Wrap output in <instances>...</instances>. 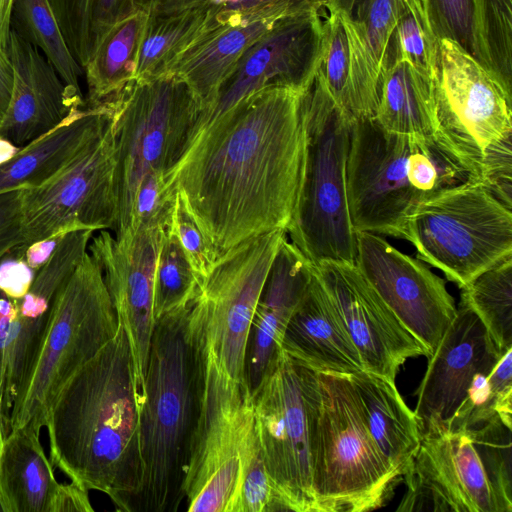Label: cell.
<instances>
[{"instance_id":"6da1fadb","label":"cell","mask_w":512,"mask_h":512,"mask_svg":"<svg viewBox=\"0 0 512 512\" xmlns=\"http://www.w3.org/2000/svg\"><path fill=\"white\" fill-rule=\"evenodd\" d=\"M303 92L254 91L198 131L165 176L220 257L262 234L286 230L305 146Z\"/></svg>"},{"instance_id":"7a4b0ae2","label":"cell","mask_w":512,"mask_h":512,"mask_svg":"<svg viewBox=\"0 0 512 512\" xmlns=\"http://www.w3.org/2000/svg\"><path fill=\"white\" fill-rule=\"evenodd\" d=\"M50 461L70 481L135 511L142 482L139 406L126 332L115 336L60 389L47 414Z\"/></svg>"},{"instance_id":"3957f363","label":"cell","mask_w":512,"mask_h":512,"mask_svg":"<svg viewBox=\"0 0 512 512\" xmlns=\"http://www.w3.org/2000/svg\"><path fill=\"white\" fill-rule=\"evenodd\" d=\"M190 306L155 322L139 406L142 482L135 511L176 512L185 500L205 358Z\"/></svg>"},{"instance_id":"277c9868","label":"cell","mask_w":512,"mask_h":512,"mask_svg":"<svg viewBox=\"0 0 512 512\" xmlns=\"http://www.w3.org/2000/svg\"><path fill=\"white\" fill-rule=\"evenodd\" d=\"M477 179L443 143L352 119L346 166L350 216L357 232L404 238L412 210L432 193Z\"/></svg>"},{"instance_id":"5b68a950","label":"cell","mask_w":512,"mask_h":512,"mask_svg":"<svg viewBox=\"0 0 512 512\" xmlns=\"http://www.w3.org/2000/svg\"><path fill=\"white\" fill-rule=\"evenodd\" d=\"M305 146L297 199L286 229L290 242L313 264L355 263L346 166L352 118L314 77L303 93Z\"/></svg>"},{"instance_id":"8992f818","label":"cell","mask_w":512,"mask_h":512,"mask_svg":"<svg viewBox=\"0 0 512 512\" xmlns=\"http://www.w3.org/2000/svg\"><path fill=\"white\" fill-rule=\"evenodd\" d=\"M435 98L441 142L510 205L512 94L460 45L441 39Z\"/></svg>"},{"instance_id":"52a82bcc","label":"cell","mask_w":512,"mask_h":512,"mask_svg":"<svg viewBox=\"0 0 512 512\" xmlns=\"http://www.w3.org/2000/svg\"><path fill=\"white\" fill-rule=\"evenodd\" d=\"M118 326L102 270L87 252L52 301L39 349L15 398L8 432L25 425L41 431L60 389L115 336Z\"/></svg>"},{"instance_id":"ba28073f","label":"cell","mask_w":512,"mask_h":512,"mask_svg":"<svg viewBox=\"0 0 512 512\" xmlns=\"http://www.w3.org/2000/svg\"><path fill=\"white\" fill-rule=\"evenodd\" d=\"M313 413V482L319 512L383 507L400 480L365 426L349 375L316 371Z\"/></svg>"},{"instance_id":"9c48e42d","label":"cell","mask_w":512,"mask_h":512,"mask_svg":"<svg viewBox=\"0 0 512 512\" xmlns=\"http://www.w3.org/2000/svg\"><path fill=\"white\" fill-rule=\"evenodd\" d=\"M112 105L116 147L115 236L129 231L137 187L150 173L167 172L191 142L202 109L188 85L169 73L130 81Z\"/></svg>"},{"instance_id":"30bf717a","label":"cell","mask_w":512,"mask_h":512,"mask_svg":"<svg viewBox=\"0 0 512 512\" xmlns=\"http://www.w3.org/2000/svg\"><path fill=\"white\" fill-rule=\"evenodd\" d=\"M404 240L460 289L512 256V209L478 179L442 188L409 214Z\"/></svg>"},{"instance_id":"8fae6325","label":"cell","mask_w":512,"mask_h":512,"mask_svg":"<svg viewBox=\"0 0 512 512\" xmlns=\"http://www.w3.org/2000/svg\"><path fill=\"white\" fill-rule=\"evenodd\" d=\"M316 371L282 349L252 391L255 429L284 511L319 512L314 491Z\"/></svg>"},{"instance_id":"7c38bea8","label":"cell","mask_w":512,"mask_h":512,"mask_svg":"<svg viewBox=\"0 0 512 512\" xmlns=\"http://www.w3.org/2000/svg\"><path fill=\"white\" fill-rule=\"evenodd\" d=\"M204 349L200 411L183 486L186 510L234 512L243 453L255 429L252 391Z\"/></svg>"},{"instance_id":"4fadbf2b","label":"cell","mask_w":512,"mask_h":512,"mask_svg":"<svg viewBox=\"0 0 512 512\" xmlns=\"http://www.w3.org/2000/svg\"><path fill=\"white\" fill-rule=\"evenodd\" d=\"M286 230L248 239L218 257L190 306L207 351L234 381L247 383L246 353L255 309Z\"/></svg>"},{"instance_id":"5bb4252c","label":"cell","mask_w":512,"mask_h":512,"mask_svg":"<svg viewBox=\"0 0 512 512\" xmlns=\"http://www.w3.org/2000/svg\"><path fill=\"white\" fill-rule=\"evenodd\" d=\"M116 219V147L111 115L58 174L40 186L23 189V246L76 229L114 231Z\"/></svg>"},{"instance_id":"9a60e30c","label":"cell","mask_w":512,"mask_h":512,"mask_svg":"<svg viewBox=\"0 0 512 512\" xmlns=\"http://www.w3.org/2000/svg\"><path fill=\"white\" fill-rule=\"evenodd\" d=\"M323 47L320 12L276 19L241 55L220 85L213 105L199 120L195 134L254 91L270 86L305 91L314 80Z\"/></svg>"},{"instance_id":"2e32d148","label":"cell","mask_w":512,"mask_h":512,"mask_svg":"<svg viewBox=\"0 0 512 512\" xmlns=\"http://www.w3.org/2000/svg\"><path fill=\"white\" fill-rule=\"evenodd\" d=\"M355 264L429 358L457 311L445 280L419 258L370 232H357Z\"/></svg>"},{"instance_id":"e0dca14e","label":"cell","mask_w":512,"mask_h":512,"mask_svg":"<svg viewBox=\"0 0 512 512\" xmlns=\"http://www.w3.org/2000/svg\"><path fill=\"white\" fill-rule=\"evenodd\" d=\"M165 226L141 228L113 236L100 230L88 251L99 264L118 322L124 328L133 360L138 406L143 398L150 343L155 327L154 280Z\"/></svg>"},{"instance_id":"ac0fdd59","label":"cell","mask_w":512,"mask_h":512,"mask_svg":"<svg viewBox=\"0 0 512 512\" xmlns=\"http://www.w3.org/2000/svg\"><path fill=\"white\" fill-rule=\"evenodd\" d=\"M315 272L361 357L364 370L395 382L409 359L428 358L355 263L323 261Z\"/></svg>"},{"instance_id":"d6986e66","label":"cell","mask_w":512,"mask_h":512,"mask_svg":"<svg viewBox=\"0 0 512 512\" xmlns=\"http://www.w3.org/2000/svg\"><path fill=\"white\" fill-rule=\"evenodd\" d=\"M504 352L460 299L453 321L427 358V370L416 391L414 411L422 437L452 432L475 379L480 373L491 371Z\"/></svg>"},{"instance_id":"ffe728a7","label":"cell","mask_w":512,"mask_h":512,"mask_svg":"<svg viewBox=\"0 0 512 512\" xmlns=\"http://www.w3.org/2000/svg\"><path fill=\"white\" fill-rule=\"evenodd\" d=\"M397 511L499 512L481 455L467 429L422 437Z\"/></svg>"},{"instance_id":"44dd1931","label":"cell","mask_w":512,"mask_h":512,"mask_svg":"<svg viewBox=\"0 0 512 512\" xmlns=\"http://www.w3.org/2000/svg\"><path fill=\"white\" fill-rule=\"evenodd\" d=\"M6 54L13 69V90L0 137L23 148L60 125L86 100L71 91L48 59L12 29Z\"/></svg>"},{"instance_id":"7402d4cb","label":"cell","mask_w":512,"mask_h":512,"mask_svg":"<svg viewBox=\"0 0 512 512\" xmlns=\"http://www.w3.org/2000/svg\"><path fill=\"white\" fill-rule=\"evenodd\" d=\"M313 274L310 262L286 237L275 256L253 316L246 378L253 391L281 349L287 323Z\"/></svg>"},{"instance_id":"603a6c76","label":"cell","mask_w":512,"mask_h":512,"mask_svg":"<svg viewBox=\"0 0 512 512\" xmlns=\"http://www.w3.org/2000/svg\"><path fill=\"white\" fill-rule=\"evenodd\" d=\"M405 0H327L343 21L352 51L363 118L374 117L382 72L400 57L396 24Z\"/></svg>"},{"instance_id":"cb8c5ba5","label":"cell","mask_w":512,"mask_h":512,"mask_svg":"<svg viewBox=\"0 0 512 512\" xmlns=\"http://www.w3.org/2000/svg\"><path fill=\"white\" fill-rule=\"evenodd\" d=\"M281 349L296 363L317 372L349 375L364 370L314 265L311 280L285 328Z\"/></svg>"},{"instance_id":"d4e9b609","label":"cell","mask_w":512,"mask_h":512,"mask_svg":"<svg viewBox=\"0 0 512 512\" xmlns=\"http://www.w3.org/2000/svg\"><path fill=\"white\" fill-rule=\"evenodd\" d=\"M111 115L110 100L73 108L60 125L0 165V193L37 187L50 180L108 123Z\"/></svg>"},{"instance_id":"484cf974","label":"cell","mask_w":512,"mask_h":512,"mask_svg":"<svg viewBox=\"0 0 512 512\" xmlns=\"http://www.w3.org/2000/svg\"><path fill=\"white\" fill-rule=\"evenodd\" d=\"M365 426L393 474L403 481L420 447L419 419L391 382L366 370L349 374Z\"/></svg>"},{"instance_id":"4316f807","label":"cell","mask_w":512,"mask_h":512,"mask_svg":"<svg viewBox=\"0 0 512 512\" xmlns=\"http://www.w3.org/2000/svg\"><path fill=\"white\" fill-rule=\"evenodd\" d=\"M275 20H230L212 23L206 18L202 32L170 71L188 85L198 101L202 109L199 120L213 105L220 85L244 51Z\"/></svg>"},{"instance_id":"83f0119b","label":"cell","mask_w":512,"mask_h":512,"mask_svg":"<svg viewBox=\"0 0 512 512\" xmlns=\"http://www.w3.org/2000/svg\"><path fill=\"white\" fill-rule=\"evenodd\" d=\"M60 484L40 430L25 425L9 431L0 453L1 512H51Z\"/></svg>"},{"instance_id":"f1b7e54d","label":"cell","mask_w":512,"mask_h":512,"mask_svg":"<svg viewBox=\"0 0 512 512\" xmlns=\"http://www.w3.org/2000/svg\"><path fill=\"white\" fill-rule=\"evenodd\" d=\"M374 119L391 132L441 142L435 80L399 58L382 73Z\"/></svg>"},{"instance_id":"f546056e","label":"cell","mask_w":512,"mask_h":512,"mask_svg":"<svg viewBox=\"0 0 512 512\" xmlns=\"http://www.w3.org/2000/svg\"><path fill=\"white\" fill-rule=\"evenodd\" d=\"M49 311L29 309L0 291V415L5 435L15 398L39 349Z\"/></svg>"},{"instance_id":"4dcf8cb0","label":"cell","mask_w":512,"mask_h":512,"mask_svg":"<svg viewBox=\"0 0 512 512\" xmlns=\"http://www.w3.org/2000/svg\"><path fill=\"white\" fill-rule=\"evenodd\" d=\"M206 18L205 4L149 11L134 79L152 80L169 74L202 32Z\"/></svg>"},{"instance_id":"1f68e13d","label":"cell","mask_w":512,"mask_h":512,"mask_svg":"<svg viewBox=\"0 0 512 512\" xmlns=\"http://www.w3.org/2000/svg\"><path fill=\"white\" fill-rule=\"evenodd\" d=\"M148 12L140 10L116 24L83 68L88 97L97 105L117 95L135 78Z\"/></svg>"},{"instance_id":"d6a6232c","label":"cell","mask_w":512,"mask_h":512,"mask_svg":"<svg viewBox=\"0 0 512 512\" xmlns=\"http://www.w3.org/2000/svg\"><path fill=\"white\" fill-rule=\"evenodd\" d=\"M10 24L48 59L71 91L83 95V68L72 55L49 0H13Z\"/></svg>"},{"instance_id":"836d02e7","label":"cell","mask_w":512,"mask_h":512,"mask_svg":"<svg viewBox=\"0 0 512 512\" xmlns=\"http://www.w3.org/2000/svg\"><path fill=\"white\" fill-rule=\"evenodd\" d=\"M471 49L512 94V0H473Z\"/></svg>"},{"instance_id":"e575fe53","label":"cell","mask_w":512,"mask_h":512,"mask_svg":"<svg viewBox=\"0 0 512 512\" xmlns=\"http://www.w3.org/2000/svg\"><path fill=\"white\" fill-rule=\"evenodd\" d=\"M463 300L483 323L496 347L512 348V256L461 289Z\"/></svg>"},{"instance_id":"d590c367","label":"cell","mask_w":512,"mask_h":512,"mask_svg":"<svg viewBox=\"0 0 512 512\" xmlns=\"http://www.w3.org/2000/svg\"><path fill=\"white\" fill-rule=\"evenodd\" d=\"M324 47L317 76L335 103L352 119L363 118L348 33L335 13L323 21Z\"/></svg>"},{"instance_id":"8d00e7d4","label":"cell","mask_w":512,"mask_h":512,"mask_svg":"<svg viewBox=\"0 0 512 512\" xmlns=\"http://www.w3.org/2000/svg\"><path fill=\"white\" fill-rule=\"evenodd\" d=\"M201 290L177 238L165 227L157 258L153 311L160 317L187 308Z\"/></svg>"},{"instance_id":"74e56055","label":"cell","mask_w":512,"mask_h":512,"mask_svg":"<svg viewBox=\"0 0 512 512\" xmlns=\"http://www.w3.org/2000/svg\"><path fill=\"white\" fill-rule=\"evenodd\" d=\"M486 468L492 485L499 512L512 511V427L507 426L499 416L466 428Z\"/></svg>"},{"instance_id":"f35d334b","label":"cell","mask_w":512,"mask_h":512,"mask_svg":"<svg viewBox=\"0 0 512 512\" xmlns=\"http://www.w3.org/2000/svg\"><path fill=\"white\" fill-rule=\"evenodd\" d=\"M395 33L401 59L435 80L439 41L430 27L424 0H405Z\"/></svg>"},{"instance_id":"ab89813d","label":"cell","mask_w":512,"mask_h":512,"mask_svg":"<svg viewBox=\"0 0 512 512\" xmlns=\"http://www.w3.org/2000/svg\"><path fill=\"white\" fill-rule=\"evenodd\" d=\"M284 511L266 469L256 429L243 453L242 471L234 512Z\"/></svg>"},{"instance_id":"60d3db41","label":"cell","mask_w":512,"mask_h":512,"mask_svg":"<svg viewBox=\"0 0 512 512\" xmlns=\"http://www.w3.org/2000/svg\"><path fill=\"white\" fill-rule=\"evenodd\" d=\"M183 5L207 6L209 22L277 19L305 12H320L327 0H180Z\"/></svg>"},{"instance_id":"b9f144b4","label":"cell","mask_w":512,"mask_h":512,"mask_svg":"<svg viewBox=\"0 0 512 512\" xmlns=\"http://www.w3.org/2000/svg\"><path fill=\"white\" fill-rule=\"evenodd\" d=\"M165 227L177 238L202 286L217 257L177 194H174Z\"/></svg>"},{"instance_id":"7bdbcfd3","label":"cell","mask_w":512,"mask_h":512,"mask_svg":"<svg viewBox=\"0 0 512 512\" xmlns=\"http://www.w3.org/2000/svg\"><path fill=\"white\" fill-rule=\"evenodd\" d=\"M428 20L437 40L456 42L472 55L473 0H424Z\"/></svg>"},{"instance_id":"ee69618b","label":"cell","mask_w":512,"mask_h":512,"mask_svg":"<svg viewBox=\"0 0 512 512\" xmlns=\"http://www.w3.org/2000/svg\"><path fill=\"white\" fill-rule=\"evenodd\" d=\"M23 251L24 246L18 245L0 259V291L16 300L28 293L37 273L25 261Z\"/></svg>"},{"instance_id":"f6af8a7d","label":"cell","mask_w":512,"mask_h":512,"mask_svg":"<svg viewBox=\"0 0 512 512\" xmlns=\"http://www.w3.org/2000/svg\"><path fill=\"white\" fill-rule=\"evenodd\" d=\"M23 189L0 193V259L18 245H23Z\"/></svg>"},{"instance_id":"bcb514c9","label":"cell","mask_w":512,"mask_h":512,"mask_svg":"<svg viewBox=\"0 0 512 512\" xmlns=\"http://www.w3.org/2000/svg\"><path fill=\"white\" fill-rule=\"evenodd\" d=\"M89 490L70 481L61 483L54 498L51 512H93Z\"/></svg>"},{"instance_id":"7dc6e473","label":"cell","mask_w":512,"mask_h":512,"mask_svg":"<svg viewBox=\"0 0 512 512\" xmlns=\"http://www.w3.org/2000/svg\"><path fill=\"white\" fill-rule=\"evenodd\" d=\"M65 235L66 233H58L24 246L23 254L27 264L38 271L49 260Z\"/></svg>"},{"instance_id":"c3c4849f","label":"cell","mask_w":512,"mask_h":512,"mask_svg":"<svg viewBox=\"0 0 512 512\" xmlns=\"http://www.w3.org/2000/svg\"><path fill=\"white\" fill-rule=\"evenodd\" d=\"M13 90V69L6 51L0 47V123L8 109Z\"/></svg>"},{"instance_id":"681fc988","label":"cell","mask_w":512,"mask_h":512,"mask_svg":"<svg viewBox=\"0 0 512 512\" xmlns=\"http://www.w3.org/2000/svg\"><path fill=\"white\" fill-rule=\"evenodd\" d=\"M13 0H0V47L6 51Z\"/></svg>"},{"instance_id":"f907efd6","label":"cell","mask_w":512,"mask_h":512,"mask_svg":"<svg viewBox=\"0 0 512 512\" xmlns=\"http://www.w3.org/2000/svg\"><path fill=\"white\" fill-rule=\"evenodd\" d=\"M21 148L0 137V165L12 159Z\"/></svg>"},{"instance_id":"816d5d0a","label":"cell","mask_w":512,"mask_h":512,"mask_svg":"<svg viewBox=\"0 0 512 512\" xmlns=\"http://www.w3.org/2000/svg\"><path fill=\"white\" fill-rule=\"evenodd\" d=\"M4 438H5V431H4V426H3V423H2V418H1V415H0V453H1V450H2Z\"/></svg>"},{"instance_id":"f5cc1de1","label":"cell","mask_w":512,"mask_h":512,"mask_svg":"<svg viewBox=\"0 0 512 512\" xmlns=\"http://www.w3.org/2000/svg\"><path fill=\"white\" fill-rule=\"evenodd\" d=\"M167 1H171V0H150V7H149V10L151 8H153L154 6L160 4V3H163V2H167ZM148 10V11H149Z\"/></svg>"}]
</instances>
